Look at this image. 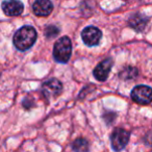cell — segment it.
<instances>
[{
  "label": "cell",
  "instance_id": "6da1fadb",
  "mask_svg": "<svg viewBox=\"0 0 152 152\" xmlns=\"http://www.w3.org/2000/svg\"><path fill=\"white\" fill-rule=\"evenodd\" d=\"M37 40V31L32 26H22L13 38L15 47L20 51H26L34 46Z\"/></svg>",
  "mask_w": 152,
  "mask_h": 152
},
{
  "label": "cell",
  "instance_id": "7a4b0ae2",
  "mask_svg": "<svg viewBox=\"0 0 152 152\" xmlns=\"http://www.w3.org/2000/svg\"><path fill=\"white\" fill-rule=\"evenodd\" d=\"M72 54V43L68 37H61L56 41L53 48V56L57 63L66 64Z\"/></svg>",
  "mask_w": 152,
  "mask_h": 152
},
{
  "label": "cell",
  "instance_id": "3957f363",
  "mask_svg": "<svg viewBox=\"0 0 152 152\" xmlns=\"http://www.w3.org/2000/svg\"><path fill=\"white\" fill-rule=\"evenodd\" d=\"M131 98L139 104H149L152 102V89L148 86H137L131 91Z\"/></svg>",
  "mask_w": 152,
  "mask_h": 152
},
{
  "label": "cell",
  "instance_id": "277c9868",
  "mask_svg": "<svg viewBox=\"0 0 152 152\" xmlns=\"http://www.w3.org/2000/svg\"><path fill=\"white\" fill-rule=\"evenodd\" d=\"M129 132L123 128H117L114 130V132L110 135V143H112V147L116 151H120L123 150L126 147L127 143L129 141Z\"/></svg>",
  "mask_w": 152,
  "mask_h": 152
},
{
  "label": "cell",
  "instance_id": "5b68a950",
  "mask_svg": "<svg viewBox=\"0 0 152 152\" xmlns=\"http://www.w3.org/2000/svg\"><path fill=\"white\" fill-rule=\"evenodd\" d=\"M101 30L95 26H88L81 32V38L87 46H96L101 40Z\"/></svg>",
  "mask_w": 152,
  "mask_h": 152
},
{
  "label": "cell",
  "instance_id": "8992f818",
  "mask_svg": "<svg viewBox=\"0 0 152 152\" xmlns=\"http://www.w3.org/2000/svg\"><path fill=\"white\" fill-rule=\"evenodd\" d=\"M63 91V85L58 79H49L45 81L42 86V92L46 98H53L61 93Z\"/></svg>",
  "mask_w": 152,
  "mask_h": 152
},
{
  "label": "cell",
  "instance_id": "52a82bcc",
  "mask_svg": "<svg viewBox=\"0 0 152 152\" xmlns=\"http://www.w3.org/2000/svg\"><path fill=\"white\" fill-rule=\"evenodd\" d=\"M2 11L9 17H17L23 13L24 5L20 0H4L2 2Z\"/></svg>",
  "mask_w": 152,
  "mask_h": 152
},
{
  "label": "cell",
  "instance_id": "ba28073f",
  "mask_svg": "<svg viewBox=\"0 0 152 152\" xmlns=\"http://www.w3.org/2000/svg\"><path fill=\"white\" fill-rule=\"evenodd\" d=\"M113 67V61L110 58H106L99 63L96 68L94 69L93 75L97 80L104 81L108 77V74L110 72V69Z\"/></svg>",
  "mask_w": 152,
  "mask_h": 152
},
{
  "label": "cell",
  "instance_id": "9c48e42d",
  "mask_svg": "<svg viewBox=\"0 0 152 152\" xmlns=\"http://www.w3.org/2000/svg\"><path fill=\"white\" fill-rule=\"evenodd\" d=\"M53 4L50 0H36L32 5L34 14L38 17H47L52 13Z\"/></svg>",
  "mask_w": 152,
  "mask_h": 152
},
{
  "label": "cell",
  "instance_id": "30bf717a",
  "mask_svg": "<svg viewBox=\"0 0 152 152\" xmlns=\"http://www.w3.org/2000/svg\"><path fill=\"white\" fill-rule=\"evenodd\" d=\"M147 23H148V18L145 17L144 15H141V14L133 15L129 19V25H130V27H132L137 31H142V30L145 29Z\"/></svg>",
  "mask_w": 152,
  "mask_h": 152
},
{
  "label": "cell",
  "instance_id": "8fae6325",
  "mask_svg": "<svg viewBox=\"0 0 152 152\" xmlns=\"http://www.w3.org/2000/svg\"><path fill=\"white\" fill-rule=\"evenodd\" d=\"M72 148L76 151H87L89 146H88V142L83 139H78L76 140L72 145Z\"/></svg>",
  "mask_w": 152,
  "mask_h": 152
},
{
  "label": "cell",
  "instance_id": "7c38bea8",
  "mask_svg": "<svg viewBox=\"0 0 152 152\" xmlns=\"http://www.w3.org/2000/svg\"><path fill=\"white\" fill-rule=\"evenodd\" d=\"M137 74V71L135 68H130V67H127V68H124L123 71L121 72V77L122 78H134L135 76Z\"/></svg>",
  "mask_w": 152,
  "mask_h": 152
},
{
  "label": "cell",
  "instance_id": "4fadbf2b",
  "mask_svg": "<svg viewBox=\"0 0 152 152\" xmlns=\"http://www.w3.org/2000/svg\"><path fill=\"white\" fill-rule=\"evenodd\" d=\"M58 32H59V30L57 29L55 26H48V27L46 28V36H47V38H53V37L56 36Z\"/></svg>",
  "mask_w": 152,
  "mask_h": 152
}]
</instances>
